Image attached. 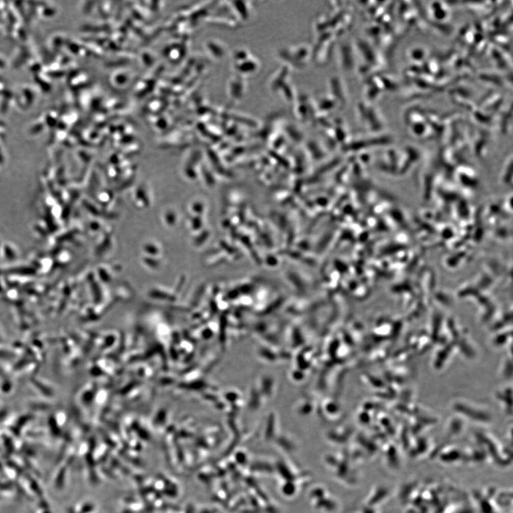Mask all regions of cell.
Instances as JSON below:
<instances>
[{
    "instance_id": "obj_1",
    "label": "cell",
    "mask_w": 513,
    "mask_h": 513,
    "mask_svg": "<svg viewBox=\"0 0 513 513\" xmlns=\"http://www.w3.org/2000/svg\"><path fill=\"white\" fill-rule=\"evenodd\" d=\"M64 475H65V469L62 468L57 475L56 480V486L58 489H62L63 487Z\"/></svg>"
},
{
    "instance_id": "obj_2",
    "label": "cell",
    "mask_w": 513,
    "mask_h": 513,
    "mask_svg": "<svg viewBox=\"0 0 513 513\" xmlns=\"http://www.w3.org/2000/svg\"><path fill=\"white\" fill-rule=\"evenodd\" d=\"M31 488L33 490V491H35L36 493H37V494L42 495V492H41V489H39L38 484H37V482H36L35 481H32Z\"/></svg>"
},
{
    "instance_id": "obj_3",
    "label": "cell",
    "mask_w": 513,
    "mask_h": 513,
    "mask_svg": "<svg viewBox=\"0 0 513 513\" xmlns=\"http://www.w3.org/2000/svg\"><path fill=\"white\" fill-rule=\"evenodd\" d=\"M44 513H50V512H49V511L46 510L45 512H44Z\"/></svg>"
}]
</instances>
